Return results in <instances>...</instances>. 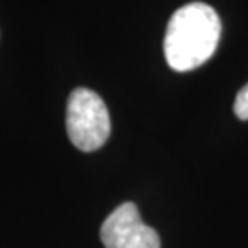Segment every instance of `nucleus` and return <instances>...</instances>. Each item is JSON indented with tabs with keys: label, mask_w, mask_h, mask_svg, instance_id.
Returning a JSON list of instances; mask_svg holds the SVG:
<instances>
[{
	"label": "nucleus",
	"mask_w": 248,
	"mask_h": 248,
	"mask_svg": "<svg viewBox=\"0 0 248 248\" xmlns=\"http://www.w3.org/2000/svg\"><path fill=\"white\" fill-rule=\"evenodd\" d=\"M221 18L202 2L186 4L169 18L164 53L175 72H189L212 57L221 39Z\"/></svg>",
	"instance_id": "1"
},
{
	"label": "nucleus",
	"mask_w": 248,
	"mask_h": 248,
	"mask_svg": "<svg viewBox=\"0 0 248 248\" xmlns=\"http://www.w3.org/2000/svg\"><path fill=\"white\" fill-rule=\"evenodd\" d=\"M66 133L74 147L90 153L99 149L110 136V116L94 90L79 87L66 105Z\"/></svg>",
	"instance_id": "2"
},
{
	"label": "nucleus",
	"mask_w": 248,
	"mask_h": 248,
	"mask_svg": "<svg viewBox=\"0 0 248 248\" xmlns=\"http://www.w3.org/2000/svg\"><path fill=\"white\" fill-rule=\"evenodd\" d=\"M101 243L105 248H160L158 233L140 217L134 202H124L101 224Z\"/></svg>",
	"instance_id": "3"
},
{
	"label": "nucleus",
	"mask_w": 248,
	"mask_h": 248,
	"mask_svg": "<svg viewBox=\"0 0 248 248\" xmlns=\"http://www.w3.org/2000/svg\"><path fill=\"white\" fill-rule=\"evenodd\" d=\"M233 112L239 120H248V83L237 92L235 103H233Z\"/></svg>",
	"instance_id": "4"
}]
</instances>
